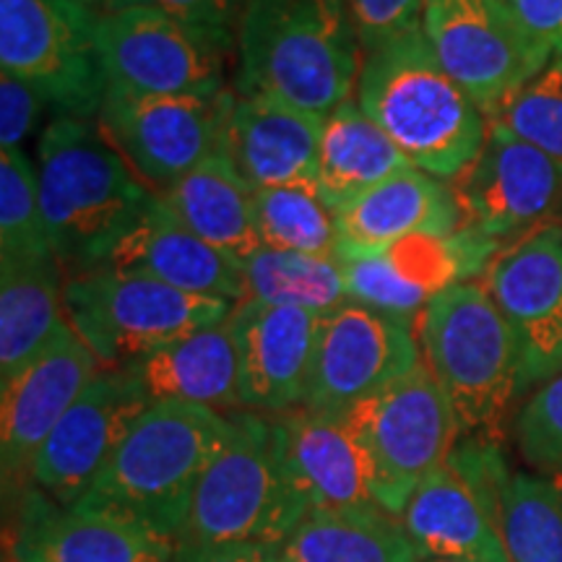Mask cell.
<instances>
[{"label": "cell", "instance_id": "cell-33", "mask_svg": "<svg viewBox=\"0 0 562 562\" xmlns=\"http://www.w3.org/2000/svg\"><path fill=\"white\" fill-rule=\"evenodd\" d=\"M501 531L513 562H562V482L510 474L501 501Z\"/></svg>", "mask_w": 562, "mask_h": 562}, {"label": "cell", "instance_id": "cell-12", "mask_svg": "<svg viewBox=\"0 0 562 562\" xmlns=\"http://www.w3.org/2000/svg\"><path fill=\"white\" fill-rule=\"evenodd\" d=\"M422 34L487 121L552 60L505 0H425Z\"/></svg>", "mask_w": 562, "mask_h": 562}, {"label": "cell", "instance_id": "cell-26", "mask_svg": "<svg viewBox=\"0 0 562 562\" xmlns=\"http://www.w3.org/2000/svg\"><path fill=\"white\" fill-rule=\"evenodd\" d=\"M128 370L149 393L151 404L182 402L222 414L243 409L240 351L229 318L154 349Z\"/></svg>", "mask_w": 562, "mask_h": 562}, {"label": "cell", "instance_id": "cell-31", "mask_svg": "<svg viewBox=\"0 0 562 562\" xmlns=\"http://www.w3.org/2000/svg\"><path fill=\"white\" fill-rule=\"evenodd\" d=\"M245 300L328 313L349 300L339 258L261 248L245 258Z\"/></svg>", "mask_w": 562, "mask_h": 562}, {"label": "cell", "instance_id": "cell-8", "mask_svg": "<svg viewBox=\"0 0 562 562\" xmlns=\"http://www.w3.org/2000/svg\"><path fill=\"white\" fill-rule=\"evenodd\" d=\"M235 302L175 290L140 273L94 269L66 279L63 313L102 368H128L180 336L229 318Z\"/></svg>", "mask_w": 562, "mask_h": 562}, {"label": "cell", "instance_id": "cell-42", "mask_svg": "<svg viewBox=\"0 0 562 562\" xmlns=\"http://www.w3.org/2000/svg\"><path fill=\"white\" fill-rule=\"evenodd\" d=\"M79 3H83V5H87V9H91V11L102 13V11L110 5V0H79Z\"/></svg>", "mask_w": 562, "mask_h": 562}, {"label": "cell", "instance_id": "cell-21", "mask_svg": "<svg viewBox=\"0 0 562 562\" xmlns=\"http://www.w3.org/2000/svg\"><path fill=\"white\" fill-rule=\"evenodd\" d=\"M321 131L323 117L297 104L273 97L237 94L224 149L252 191H318Z\"/></svg>", "mask_w": 562, "mask_h": 562}, {"label": "cell", "instance_id": "cell-16", "mask_svg": "<svg viewBox=\"0 0 562 562\" xmlns=\"http://www.w3.org/2000/svg\"><path fill=\"white\" fill-rule=\"evenodd\" d=\"M451 186L463 222L497 245H513L562 209V161L490 123L480 157Z\"/></svg>", "mask_w": 562, "mask_h": 562}, {"label": "cell", "instance_id": "cell-37", "mask_svg": "<svg viewBox=\"0 0 562 562\" xmlns=\"http://www.w3.org/2000/svg\"><path fill=\"white\" fill-rule=\"evenodd\" d=\"M347 9L362 53L378 50L389 42L422 30L425 0H341Z\"/></svg>", "mask_w": 562, "mask_h": 562}, {"label": "cell", "instance_id": "cell-13", "mask_svg": "<svg viewBox=\"0 0 562 562\" xmlns=\"http://www.w3.org/2000/svg\"><path fill=\"white\" fill-rule=\"evenodd\" d=\"M422 364L412 323L347 300L323 313L302 409L347 412Z\"/></svg>", "mask_w": 562, "mask_h": 562}, {"label": "cell", "instance_id": "cell-6", "mask_svg": "<svg viewBox=\"0 0 562 562\" xmlns=\"http://www.w3.org/2000/svg\"><path fill=\"white\" fill-rule=\"evenodd\" d=\"M229 419L227 440L195 487L180 542L279 547L311 513L286 469L279 422L256 412Z\"/></svg>", "mask_w": 562, "mask_h": 562}, {"label": "cell", "instance_id": "cell-34", "mask_svg": "<svg viewBox=\"0 0 562 562\" xmlns=\"http://www.w3.org/2000/svg\"><path fill=\"white\" fill-rule=\"evenodd\" d=\"M53 252L37 167L24 149H0V261Z\"/></svg>", "mask_w": 562, "mask_h": 562}, {"label": "cell", "instance_id": "cell-40", "mask_svg": "<svg viewBox=\"0 0 562 562\" xmlns=\"http://www.w3.org/2000/svg\"><path fill=\"white\" fill-rule=\"evenodd\" d=\"M544 50L562 55V0H505Z\"/></svg>", "mask_w": 562, "mask_h": 562}, {"label": "cell", "instance_id": "cell-38", "mask_svg": "<svg viewBox=\"0 0 562 562\" xmlns=\"http://www.w3.org/2000/svg\"><path fill=\"white\" fill-rule=\"evenodd\" d=\"M47 102L26 81L0 74V149H21V140L37 128Z\"/></svg>", "mask_w": 562, "mask_h": 562}, {"label": "cell", "instance_id": "cell-25", "mask_svg": "<svg viewBox=\"0 0 562 562\" xmlns=\"http://www.w3.org/2000/svg\"><path fill=\"white\" fill-rule=\"evenodd\" d=\"M277 422L286 469L307 508L349 510L378 505L360 448L339 417L292 409L279 414Z\"/></svg>", "mask_w": 562, "mask_h": 562}, {"label": "cell", "instance_id": "cell-19", "mask_svg": "<svg viewBox=\"0 0 562 562\" xmlns=\"http://www.w3.org/2000/svg\"><path fill=\"white\" fill-rule=\"evenodd\" d=\"M229 321L240 351L243 409L279 417L302 406L321 313L243 300Z\"/></svg>", "mask_w": 562, "mask_h": 562}, {"label": "cell", "instance_id": "cell-15", "mask_svg": "<svg viewBox=\"0 0 562 562\" xmlns=\"http://www.w3.org/2000/svg\"><path fill=\"white\" fill-rule=\"evenodd\" d=\"M501 250L503 245L463 222L453 235H417L375 256L339 258V263L349 300L414 326L438 294L474 281Z\"/></svg>", "mask_w": 562, "mask_h": 562}, {"label": "cell", "instance_id": "cell-14", "mask_svg": "<svg viewBox=\"0 0 562 562\" xmlns=\"http://www.w3.org/2000/svg\"><path fill=\"white\" fill-rule=\"evenodd\" d=\"M149 406V393L128 368H102L42 442L32 482L60 508H76Z\"/></svg>", "mask_w": 562, "mask_h": 562}, {"label": "cell", "instance_id": "cell-27", "mask_svg": "<svg viewBox=\"0 0 562 562\" xmlns=\"http://www.w3.org/2000/svg\"><path fill=\"white\" fill-rule=\"evenodd\" d=\"M66 271L55 252L0 261V385L37 360L58 328Z\"/></svg>", "mask_w": 562, "mask_h": 562}, {"label": "cell", "instance_id": "cell-30", "mask_svg": "<svg viewBox=\"0 0 562 562\" xmlns=\"http://www.w3.org/2000/svg\"><path fill=\"white\" fill-rule=\"evenodd\" d=\"M279 562H422L402 518L378 508L311 510L279 544Z\"/></svg>", "mask_w": 562, "mask_h": 562}, {"label": "cell", "instance_id": "cell-44", "mask_svg": "<svg viewBox=\"0 0 562 562\" xmlns=\"http://www.w3.org/2000/svg\"><path fill=\"white\" fill-rule=\"evenodd\" d=\"M422 562H463V560H422Z\"/></svg>", "mask_w": 562, "mask_h": 562}, {"label": "cell", "instance_id": "cell-9", "mask_svg": "<svg viewBox=\"0 0 562 562\" xmlns=\"http://www.w3.org/2000/svg\"><path fill=\"white\" fill-rule=\"evenodd\" d=\"M97 24L79 0H0V74L37 89L53 117L94 121L110 87Z\"/></svg>", "mask_w": 562, "mask_h": 562}, {"label": "cell", "instance_id": "cell-29", "mask_svg": "<svg viewBox=\"0 0 562 562\" xmlns=\"http://www.w3.org/2000/svg\"><path fill=\"white\" fill-rule=\"evenodd\" d=\"M409 159L385 131L349 100L323 117L318 146V195L339 211L381 186L396 172L409 170Z\"/></svg>", "mask_w": 562, "mask_h": 562}, {"label": "cell", "instance_id": "cell-24", "mask_svg": "<svg viewBox=\"0 0 562 562\" xmlns=\"http://www.w3.org/2000/svg\"><path fill=\"white\" fill-rule=\"evenodd\" d=\"M172 539L102 513L60 508L30 492L21 508L13 558L19 562H172Z\"/></svg>", "mask_w": 562, "mask_h": 562}, {"label": "cell", "instance_id": "cell-3", "mask_svg": "<svg viewBox=\"0 0 562 562\" xmlns=\"http://www.w3.org/2000/svg\"><path fill=\"white\" fill-rule=\"evenodd\" d=\"M34 167L47 237L66 279L97 269L157 195L94 121L53 117L40 133Z\"/></svg>", "mask_w": 562, "mask_h": 562}, {"label": "cell", "instance_id": "cell-23", "mask_svg": "<svg viewBox=\"0 0 562 562\" xmlns=\"http://www.w3.org/2000/svg\"><path fill=\"white\" fill-rule=\"evenodd\" d=\"M402 524L419 560L513 562L501 531V510L451 456L412 492Z\"/></svg>", "mask_w": 562, "mask_h": 562}, {"label": "cell", "instance_id": "cell-5", "mask_svg": "<svg viewBox=\"0 0 562 562\" xmlns=\"http://www.w3.org/2000/svg\"><path fill=\"white\" fill-rule=\"evenodd\" d=\"M414 334L461 432L495 438L526 383L521 344L487 286L461 281L438 294L414 323Z\"/></svg>", "mask_w": 562, "mask_h": 562}, {"label": "cell", "instance_id": "cell-32", "mask_svg": "<svg viewBox=\"0 0 562 562\" xmlns=\"http://www.w3.org/2000/svg\"><path fill=\"white\" fill-rule=\"evenodd\" d=\"M252 214H256V235L261 248L336 258L339 250L336 214L318 191H305V188L252 191Z\"/></svg>", "mask_w": 562, "mask_h": 562}, {"label": "cell", "instance_id": "cell-28", "mask_svg": "<svg viewBox=\"0 0 562 562\" xmlns=\"http://www.w3.org/2000/svg\"><path fill=\"white\" fill-rule=\"evenodd\" d=\"M157 195L188 229L235 261L243 263L261 250L252 214V188L229 159L227 149L211 154Z\"/></svg>", "mask_w": 562, "mask_h": 562}, {"label": "cell", "instance_id": "cell-18", "mask_svg": "<svg viewBox=\"0 0 562 562\" xmlns=\"http://www.w3.org/2000/svg\"><path fill=\"white\" fill-rule=\"evenodd\" d=\"M100 370L94 351L66 321L30 368L0 385V463L5 484L32 472L42 442Z\"/></svg>", "mask_w": 562, "mask_h": 562}, {"label": "cell", "instance_id": "cell-39", "mask_svg": "<svg viewBox=\"0 0 562 562\" xmlns=\"http://www.w3.org/2000/svg\"><path fill=\"white\" fill-rule=\"evenodd\" d=\"M133 3H146L154 9H161L172 16L191 21V24L206 26V30H216L224 34L237 37V26H240L243 11L248 0H123L117 9ZM112 11V9H110Z\"/></svg>", "mask_w": 562, "mask_h": 562}, {"label": "cell", "instance_id": "cell-10", "mask_svg": "<svg viewBox=\"0 0 562 562\" xmlns=\"http://www.w3.org/2000/svg\"><path fill=\"white\" fill-rule=\"evenodd\" d=\"M97 42L108 81L146 94L216 97L227 89L237 37L146 3L100 13Z\"/></svg>", "mask_w": 562, "mask_h": 562}, {"label": "cell", "instance_id": "cell-41", "mask_svg": "<svg viewBox=\"0 0 562 562\" xmlns=\"http://www.w3.org/2000/svg\"><path fill=\"white\" fill-rule=\"evenodd\" d=\"M172 562H279V547L258 542L188 544L180 542Z\"/></svg>", "mask_w": 562, "mask_h": 562}, {"label": "cell", "instance_id": "cell-20", "mask_svg": "<svg viewBox=\"0 0 562 562\" xmlns=\"http://www.w3.org/2000/svg\"><path fill=\"white\" fill-rule=\"evenodd\" d=\"M97 269L140 273L175 290L222 297L235 305L245 300L240 261L201 240L159 195H154L133 227L104 252Z\"/></svg>", "mask_w": 562, "mask_h": 562}, {"label": "cell", "instance_id": "cell-43", "mask_svg": "<svg viewBox=\"0 0 562 562\" xmlns=\"http://www.w3.org/2000/svg\"><path fill=\"white\" fill-rule=\"evenodd\" d=\"M123 3V0H110V5H108V9H104V11H110V9H117V5H121ZM102 11V13H104Z\"/></svg>", "mask_w": 562, "mask_h": 562}, {"label": "cell", "instance_id": "cell-7", "mask_svg": "<svg viewBox=\"0 0 562 562\" xmlns=\"http://www.w3.org/2000/svg\"><path fill=\"white\" fill-rule=\"evenodd\" d=\"M336 417L360 448L378 505L398 518L461 435L453 406L425 362Z\"/></svg>", "mask_w": 562, "mask_h": 562}, {"label": "cell", "instance_id": "cell-2", "mask_svg": "<svg viewBox=\"0 0 562 562\" xmlns=\"http://www.w3.org/2000/svg\"><path fill=\"white\" fill-rule=\"evenodd\" d=\"M229 427V414L209 406L151 404L76 510L121 518L178 544L195 487L222 451Z\"/></svg>", "mask_w": 562, "mask_h": 562}, {"label": "cell", "instance_id": "cell-22", "mask_svg": "<svg viewBox=\"0 0 562 562\" xmlns=\"http://www.w3.org/2000/svg\"><path fill=\"white\" fill-rule=\"evenodd\" d=\"M339 229L336 258L375 256L417 235H453L463 211L451 182L409 167L334 211Z\"/></svg>", "mask_w": 562, "mask_h": 562}, {"label": "cell", "instance_id": "cell-17", "mask_svg": "<svg viewBox=\"0 0 562 562\" xmlns=\"http://www.w3.org/2000/svg\"><path fill=\"white\" fill-rule=\"evenodd\" d=\"M484 286L518 336L524 383L562 372V227L531 232L508 245L484 271Z\"/></svg>", "mask_w": 562, "mask_h": 562}, {"label": "cell", "instance_id": "cell-11", "mask_svg": "<svg viewBox=\"0 0 562 562\" xmlns=\"http://www.w3.org/2000/svg\"><path fill=\"white\" fill-rule=\"evenodd\" d=\"M235 91L216 97L146 94L110 83L94 117L102 136L154 193L224 149Z\"/></svg>", "mask_w": 562, "mask_h": 562}, {"label": "cell", "instance_id": "cell-36", "mask_svg": "<svg viewBox=\"0 0 562 562\" xmlns=\"http://www.w3.org/2000/svg\"><path fill=\"white\" fill-rule=\"evenodd\" d=\"M516 440L531 467L562 476V372L533 391L516 417Z\"/></svg>", "mask_w": 562, "mask_h": 562}, {"label": "cell", "instance_id": "cell-4", "mask_svg": "<svg viewBox=\"0 0 562 562\" xmlns=\"http://www.w3.org/2000/svg\"><path fill=\"white\" fill-rule=\"evenodd\" d=\"M355 100L412 167L446 182L474 165L490 133L487 115L440 66L422 30L362 55Z\"/></svg>", "mask_w": 562, "mask_h": 562}, {"label": "cell", "instance_id": "cell-1", "mask_svg": "<svg viewBox=\"0 0 562 562\" xmlns=\"http://www.w3.org/2000/svg\"><path fill=\"white\" fill-rule=\"evenodd\" d=\"M235 94L326 117L355 100L362 42L341 0H248L237 26Z\"/></svg>", "mask_w": 562, "mask_h": 562}, {"label": "cell", "instance_id": "cell-35", "mask_svg": "<svg viewBox=\"0 0 562 562\" xmlns=\"http://www.w3.org/2000/svg\"><path fill=\"white\" fill-rule=\"evenodd\" d=\"M490 123L503 125L513 136L562 161V55H552V60L490 117Z\"/></svg>", "mask_w": 562, "mask_h": 562}]
</instances>
